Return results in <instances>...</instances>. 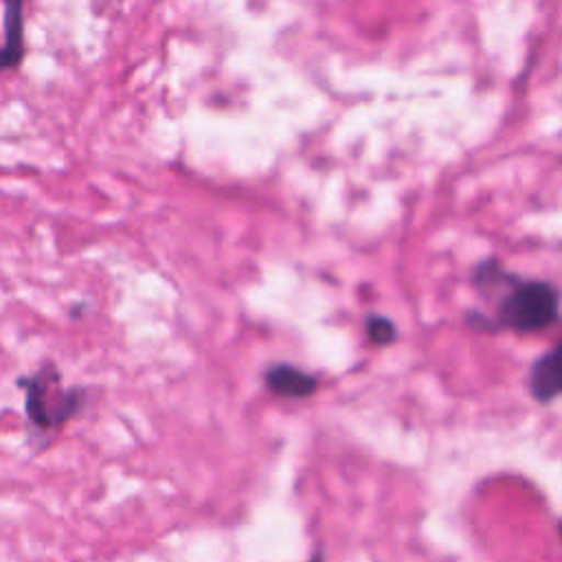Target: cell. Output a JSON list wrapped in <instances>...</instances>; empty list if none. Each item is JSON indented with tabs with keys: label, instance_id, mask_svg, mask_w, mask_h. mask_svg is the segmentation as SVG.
<instances>
[{
	"label": "cell",
	"instance_id": "6da1fadb",
	"mask_svg": "<svg viewBox=\"0 0 562 562\" xmlns=\"http://www.w3.org/2000/svg\"><path fill=\"white\" fill-rule=\"evenodd\" d=\"M560 318V290L549 281L518 279L498 303V325L514 331H540Z\"/></svg>",
	"mask_w": 562,
	"mask_h": 562
},
{
	"label": "cell",
	"instance_id": "7a4b0ae2",
	"mask_svg": "<svg viewBox=\"0 0 562 562\" xmlns=\"http://www.w3.org/2000/svg\"><path fill=\"white\" fill-rule=\"evenodd\" d=\"M55 378L57 375L46 378L42 373L35 380L26 382V389H29V397H26L29 417L35 424L46 426V428L57 426L59 422H64V417L68 413H72V408H75V397L72 395H64V393L50 389Z\"/></svg>",
	"mask_w": 562,
	"mask_h": 562
},
{
	"label": "cell",
	"instance_id": "277c9868",
	"mask_svg": "<svg viewBox=\"0 0 562 562\" xmlns=\"http://www.w3.org/2000/svg\"><path fill=\"white\" fill-rule=\"evenodd\" d=\"M24 0H2L4 9V44L0 46V72L20 66L24 57Z\"/></svg>",
	"mask_w": 562,
	"mask_h": 562
},
{
	"label": "cell",
	"instance_id": "9c48e42d",
	"mask_svg": "<svg viewBox=\"0 0 562 562\" xmlns=\"http://www.w3.org/2000/svg\"><path fill=\"white\" fill-rule=\"evenodd\" d=\"M560 533H562V527H560Z\"/></svg>",
	"mask_w": 562,
	"mask_h": 562
},
{
	"label": "cell",
	"instance_id": "ba28073f",
	"mask_svg": "<svg viewBox=\"0 0 562 562\" xmlns=\"http://www.w3.org/2000/svg\"><path fill=\"white\" fill-rule=\"evenodd\" d=\"M465 323H468L470 327H474V329H481V331H494L496 325H498V323H494L490 316H485V314H481V312H468Z\"/></svg>",
	"mask_w": 562,
	"mask_h": 562
},
{
	"label": "cell",
	"instance_id": "3957f363",
	"mask_svg": "<svg viewBox=\"0 0 562 562\" xmlns=\"http://www.w3.org/2000/svg\"><path fill=\"white\" fill-rule=\"evenodd\" d=\"M529 391L536 402L547 404L562 395V342L542 353L529 369Z\"/></svg>",
	"mask_w": 562,
	"mask_h": 562
},
{
	"label": "cell",
	"instance_id": "5b68a950",
	"mask_svg": "<svg viewBox=\"0 0 562 562\" xmlns=\"http://www.w3.org/2000/svg\"><path fill=\"white\" fill-rule=\"evenodd\" d=\"M266 384L283 397H307L316 391V378L290 364H274L268 369Z\"/></svg>",
	"mask_w": 562,
	"mask_h": 562
},
{
	"label": "cell",
	"instance_id": "52a82bcc",
	"mask_svg": "<svg viewBox=\"0 0 562 562\" xmlns=\"http://www.w3.org/2000/svg\"><path fill=\"white\" fill-rule=\"evenodd\" d=\"M367 334H369L371 342H375V345H391L397 336V329H395L391 318L380 316V314H371L367 318Z\"/></svg>",
	"mask_w": 562,
	"mask_h": 562
},
{
	"label": "cell",
	"instance_id": "8992f818",
	"mask_svg": "<svg viewBox=\"0 0 562 562\" xmlns=\"http://www.w3.org/2000/svg\"><path fill=\"white\" fill-rule=\"evenodd\" d=\"M520 277L507 272L501 261L496 257H487L483 259L481 263L474 266L472 270V285L479 294H487V292H494L498 288H505V292L518 281Z\"/></svg>",
	"mask_w": 562,
	"mask_h": 562
}]
</instances>
